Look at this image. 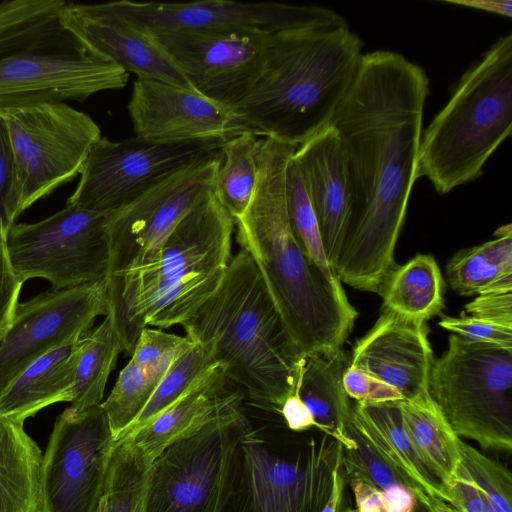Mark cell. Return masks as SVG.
<instances>
[{
	"instance_id": "cell-27",
	"label": "cell",
	"mask_w": 512,
	"mask_h": 512,
	"mask_svg": "<svg viewBox=\"0 0 512 512\" xmlns=\"http://www.w3.org/2000/svg\"><path fill=\"white\" fill-rule=\"evenodd\" d=\"M398 406L403 429L417 455L449 494L460 465V437L452 430L430 394L400 400Z\"/></svg>"
},
{
	"instance_id": "cell-18",
	"label": "cell",
	"mask_w": 512,
	"mask_h": 512,
	"mask_svg": "<svg viewBox=\"0 0 512 512\" xmlns=\"http://www.w3.org/2000/svg\"><path fill=\"white\" fill-rule=\"evenodd\" d=\"M109 311L106 279L70 288H50L18 303L0 335V393L32 361L84 337Z\"/></svg>"
},
{
	"instance_id": "cell-7",
	"label": "cell",
	"mask_w": 512,
	"mask_h": 512,
	"mask_svg": "<svg viewBox=\"0 0 512 512\" xmlns=\"http://www.w3.org/2000/svg\"><path fill=\"white\" fill-rule=\"evenodd\" d=\"M512 130V34L500 37L460 79L422 134L417 178L439 194L481 176Z\"/></svg>"
},
{
	"instance_id": "cell-28",
	"label": "cell",
	"mask_w": 512,
	"mask_h": 512,
	"mask_svg": "<svg viewBox=\"0 0 512 512\" xmlns=\"http://www.w3.org/2000/svg\"><path fill=\"white\" fill-rule=\"evenodd\" d=\"M23 424L0 416V512H40L42 453Z\"/></svg>"
},
{
	"instance_id": "cell-49",
	"label": "cell",
	"mask_w": 512,
	"mask_h": 512,
	"mask_svg": "<svg viewBox=\"0 0 512 512\" xmlns=\"http://www.w3.org/2000/svg\"><path fill=\"white\" fill-rule=\"evenodd\" d=\"M444 2L492 12L507 18L512 17L511 0H444Z\"/></svg>"
},
{
	"instance_id": "cell-26",
	"label": "cell",
	"mask_w": 512,
	"mask_h": 512,
	"mask_svg": "<svg viewBox=\"0 0 512 512\" xmlns=\"http://www.w3.org/2000/svg\"><path fill=\"white\" fill-rule=\"evenodd\" d=\"M349 364L350 355L343 349L306 354L295 389L315 428L340 444L347 438L352 408L343 384Z\"/></svg>"
},
{
	"instance_id": "cell-46",
	"label": "cell",
	"mask_w": 512,
	"mask_h": 512,
	"mask_svg": "<svg viewBox=\"0 0 512 512\" xmlns=\"http://www.w3.org/2000/svg\"><path fill=\"white\" fill-rule=\"evenodd\" d=\"M292 432H304L315 428L313 418L299 396L294 392L283 403L279 413Z\"/></svg>"
},
{
	"instance_id": "cell-36",
	"label": "cell",
	"mask_w": 512,
	"mask_h": 512,
	"mask_svg": "<svg viewBox=\"0 0 512 512\" xmlns=\"http://www.w3.org/2000/svg\"><path fill=\"white\" fill-rule=\"evenodd\" d=\"M286 203L289 222L300 245L326 275L339 280L326 259L317 220L293 155L286 169Z\"/></svg>"
},
{
	"instance_id": "cell-39",
	"label": "cell",
	"mask_w": 512,
	"mask_h": 512,
	"mask_svg": "<svg viewBox=\"0 0 512 512\" xmlns=\"http://www.w3.org/2000/svg\"><path fill=\"white\" fill-rule=\"evenodd\" d=\"M190 344L186 337L145 327L135 343L131 359L144 373L161 380L171 363Z\"/></svg>"
},
{
	"instance_id": "cell-37",
	"label": "cell",
	"mask_w": 512,
	"mask_h": 512,
	"mask_svg": "<svg viewBox=\"0 0 512 512\" xmlns=\"http://www.w3.org/2000/svg\"><path fill=\"white\" fill-rule=\"evenodd\" d=\"M460 462L494 512H512V478L509 470L461 439Z\"/></svg>"
},
{
	"instance_id": "cell-12",
	"label": "cell",
	"mask_w": 512,
	"mask_h": 512,
	"mask_svg": "<svg viewBox=\"0 0 512 512\" xmlns=\"http://www.w3.org/2000/svg\"><path fill=\"white\" fill-rule=\"evenodd\" d=\"M252 427L240 408L165 447L150 465L144 512H216L235 450Z\"/></svg>"
},
{
	"instance_id": "cell-6",
	"label": "cell",
	"mask_w": 512,
	"mask_h": 512,
	"mask_svg": "<svg viewBox=\"0 0 512 512\" xmlns=\"http://www.w3.org/2000/svg\"><path fill=\"white\" fill-rule=\"evenodd\" d=\"M65 5L0 2V114L40 103L84 102L126 86L129 74L66 26Z\"/></svg>"
},
{
	"instance_id": "cell-35",
	"label": "cell",
	"mask_w": 512,
	"mask_h": 512,
	"mask_svg": "<svg viewBox=\"0 0 512 512\" xmlns=\"http://www.w3.org/2000/svg\"><path fill=\"white\" fill-rule=\"evenodd\" d=\"M159 381L144 373L132 359L121 370L109 396L101 403L115 440L136 421Z\"/></svg>"
},
{
	"instance_id": "cell-2",
	"label": "cell",
	"mask_w": 512,
	"mask_h": 512,
	"mask_svg": "<svg viewBox=\"0 0 512 512\" xmlns=\"http://www.w3.org/2000/svg\"><path fill=\"white\" fill-rule=\"evenodd\" d=\"M297 147L260 138L253 197L234 220L237 242L256 265L304 355L342 349L358 315L339 280L326 275L296 239L286 203V169Z\"/></svg>"
},
{
	"instance_id": "cell-47",
	"label": "cell",
	"mask_w": 512,
	"mask_h": 512,
	"mask_svg": "<svg viewBox=\"0 0 512 512\" xmlns=\"http://www.w3.org/2000/svg\"><path fill=\"white\" fill-rule=\"evenodd\" d=\"M382 492L384 512H411L416 499L403 484H396Z\"/></svg>"
},
{
	"instance_id": "cell-45",
	"label": "cell",
	"mask_w": 512,
	"mask_h": 512,
	"mask_svg": "<svg viewBox=\"0 0 512 512\" xmlns=\"http://www.w3.org/2000/svg\"><path fill=\"white\" fill-rule=\"evenodd\" d=\"M450 506L457 512H494L462 466L449 488Z\"/></svg>"
},
{
	"instance_id": "cell-43",
	"label": "cell",
	"mask_w": 512,
	"mask_h": 512,
	"mask_svg": "<svg viewBox=\"0 0 512 512\" xmlns=\"http://www.w3.org/2000/svg\"><path fill=\"white\" fill-rule=\"evenodd\" d=\"M464 308L472 317L512 328V288L477 295Z\"/></svg>"
},
{
	"instance_id": "cell-53",
	"label": "cell",
	"mask_w": 512,
	"mask_h": 512,
	"mask_svg": "<svg viewBox=\"0 0 512 512\" xmlns=\"http://www.w3.org/2000/svg\"><path fill=\"white\" fill-rule=\"evenodd\" d=\"M340 512H357V511L356 510H351V509L347 508V509H345L343 511H340Z\"/></svg>"
},
{
	"instance_id": "cell-34",
	"label": "cell",
	"mask_w": 512,
	"mask_h": 512,
	"mask_svg": "<svg viewBox=\"0 0 512 512\" xmlns=\"http://www.w3.org/2000/svg\"><path fill=\"white\" fill-rule=\"evenodd\" d=\"M215 364L217 363L213 361L209 352L202 345L191 342L190 346L171 363L145 408L122 436L147 425L173 404L199 376Z\"/></svg>"
},
{
	"instance_id": "cell-32",
	"label": "cell",
	"mask_w": 512,
	"mask_h": 512,
	"mask_svg": "<svg viewBox=\"0 0 512 512\" xmlns=\"http://www.w3.org/2000/svg\"><path fill=\"white\" fill-rule=\"evenodd\" d=\"M150 465L128 436L116 439L96 512H144Z\"/></svg>"
},
{
	"instance_id": "cell-51",
	"label": "cell",
	"mask_w": 512,
	"mask_h": 512,
	"mask_svg": "<svg viewBox=\"0 0 512 512\" xmlns=\"http://www.w3.org/2000/svg\"><path fill=\"white\" fill-rule=\"evenodd\" d=\"M510 234H512L511 224L501 226L494 232V235H496L497 237L507 236Z\"/></svg>"
},
{
	"instance_id": "cell-52",
	"label": "cell",
	"mask_w": 512,
	"mask_h": 512,
	"mask_svg": "<svg viewBox=\"0 0 512 512\" xmlns=\"http://www.w3.org/2000/svg\"><path fill=\"white\" fill-rule=\"evenodd\" d=\"M411 512H433L427 506L420 501L416 500V503Z\"/></svg>"
},
{
	"instance_id": "cell-44",
	"label": "cell",
	"mask_w": 512,
	"mask_h": 512,
	"mask_svg": "<svg viewBox=\"0 0 512 512\" xmlns=\"http://www.w3.org/2000/svg\"><path fill=\"white\" fill-rule=\"evenodd\" d=\"M13 156L4 119L0 116V220L5 231L15 223L12 208Z\"/></svg>"
},
{
	"instance_id": "cell-17",
	"label": "cell",
	"mask_w": 512,
	"mask_h": 512,
	"mask_svg": "<svg viewBox=\"0 0 512 512\" xmlns=\"http://www.w3.org/2000/svg\"><path fill=\"white\" fill-rule=\"evenodd\" d=\"M148 33L174 61L193 90L233 109L257 82L264 64L267 36L272 32L231 29Z\"/></svg>"
},
{
	"instance_id": "cell-10",
	"label": "cell",
	"mask_w": 512,
	"mask_h": 512,
	"mask_svg": "<svg viewBox=\"0 0 512 512\" xmlns=\"http://www.w3.org/2000/svg\"><path fill=\"white\" fill-rule=\"evenodd\" d=\"M13 156L12 208L16 219L37 200L73 180L101 130L64 102L4 111Z\"/></svg>"
},
{
	"instance_id": "cell-25",
	"label": "cell",
	"mask_w": 512,
	"mask_h": 512,
	"mask_svg": "<svg viewBox=\"0 0 512 512\" xmlns=\"http://www.w3.org/2000/svg\"><path fill=\"white\" fill-rule=\"evenodd\" d=\"M81 339L53 348L25 367L0 393V416L24 423L46 406L70 402Z\"/></svg>"
},
{
	"instance_id": "cell-30",
	"label": "cell",
	"mask_w": 512,
	"mask_h": 512,
	"mask_svg": "<svg viewBox=\"0 0 512 512\" xmlns=\"http://www.w3.org/2000/svg\"><path fill=\"white\" fill-rule=\"evenodd\" d=\"M446 273L452 290L462 296L512 288V234L457 252Z\"/></svg>"
},
{
	"instance_id": "cell-1",
	"label": "cell",
	"mask_w": 512,
	"mask_h": 512,
	"mask_svg": "<svg viewBox=\"0 0 512 512\" xmlns=\"http://www.w3.org/2000/svg\"><path fill=\"white\" fill-rule=\"evenodd\" d=\"M429 79L391 51L362 54L331 118L351 201L349 230L334 272L357 290L379 293L396 266L394 250L417 179Z\"/></svg>"
},
{
	"instance_id": "cell-8",
	"label": "cell",
	"mask_w": 512,
	"mask_h": 512,
	"mask_svg": "<svg viewBox=\"0 0 512 512\" xmlns=\"http://www.w3.org/2000/svg\"><path fill=\"white\" fill-rule=\"evenodd\" d=\"M341 456L325 433L278 442L253 426L235 450L216 512H322Z\"/></svg>"
},
{
	"instance_id": "cell-20",
	"label": "cell",
	"mask_w": 512,
	"mask_h": 512,
	"mask_svg": "<svg viewBox=\"0 0 512 512\" xmlns=\"http://www.w3.org/2000/svg\"><path fill=\"white\" fill-rule=\"evenodd\" d=\"M426 322L382 310L373 327L360 338L350 365L360 368L412 400L429 394L434 361Z\"/></svg>"
},
{
	"instance_id": "cell-33",
	"label": "cell",
	"mask_w": 512,
	"mask_h": 512,
	"mask_svg": "<svg viewBox=\"0 0 512 512\" xmlns=\"http://www.w3.org/2000/svg\"><path fill=\"white\" fill-rule=\"evenodd\" d=\"M259 138L245 132L225 141L220 148L214 190L235 220L247 209L256 187Z\"/></svg>"
},
{
	"instance_id": "cell-31",
	"label": "cell",
	"mask_w": 512,
	"mask_h": 512,
	"mask_svg": "<svg viewBox=\"0 0 512 512\" xmlns=\"http://www.w3.org/2000/svg\"><path fill=\"white\" fill-rule=\"evenodd\" d=\"M123 352L111 315L81 339L76 362L71 406L83 411L102 403L106 383Z\"/></svg>"
},
{
	"instance_id": "cell-3",
	"label": "cell",
	"mask_w": 512,
	"mask_h": 512,
	"mask_svg": "<svg viewBox=\"0 0 512 512\" xmlns=\"http://www.w3.org/2000/svg\"><path fill=\"white\" fill-rule=\"evenodd\" d=\"M361 49L347 22L269 33L260 76L233 110L258 137L298 147L329 126Z\"/></svg>"
},
{
	"instance_id": "cell-5",
	"label": "cell",
	"mask_w": 512,
	"mask_h": 512,
	"mask_svg": "<svg viewBox=\"0 0 512 512\" xmlns=\"http://www.w3.org/2000/svg\"><path fill=\"white\" fill-rule=\"evenodd\" d=\"M235 222L215 190L174 228L151 264L106 277L109 311L122 350L145 327L182 325L219 286L231 259Z\"/></svg>"
},
{
	"instance_id": "cell-22",
	"label": "cell",
	"mask_w": 512,
	"mask_h": 512,
	"mask_svg": "<svg viewBox=\"0 0 512 512\" xmlns=\"http://www.w3.org/2000/svg\"><path fill=\"white\" fill-rule=\"evenodd\" d=\"M63 20L94 51L125 72H132L139 79L193 90L181 70L150 33L100 14L90 4L66 2Z\"/></svg>"
},
{
	"instance_id": "cell-11",
	"label": "cell",
	"mask_w": 512,
	"mask_h": 512,
	"mask_svg": "<svg viewBox=\"0 0 512 512\" xmlns=\"http://www.w3.org/2000/svg\"><path fill=\"white\" fill-rule=\"evenodd\" d=\"M109 212L73 204L41 221L13 223L5 233L11 266L22 283L44 278L54 289L106 279Z\"/></svg>"
},
{
	"instance_id": "cell-42",
	"label": "cell",
	"mask_w": 512,
	"mask_h": 512,
	"mask_svg": "<svg viewBox=\"0 0 512 512\" xmlns=\"http://www.w3.org/2000/svg\"><path fill=\"white\" fill-rule=\"evenodd\" d=\"M5 229L0 220V335L12 321L22 282L14 272L6 248Z\"/></svg>"
},
{
	"instance_id": "cell-14",
	"label": "cell",
	"mask_w": 512,
	"mask_h": 512,
	"mask_svg": "<svg viewBox=\"0 0 512 512\" xmlns=\"http://www.w3.org/2000/svg\"><path fill=\"white\" fill-rule=\"evenodd\" d=\"M114 445L101 404L66 408L42 455L40 512H96Z\"/></svg>"
},
{
	"instance_id": "cell-13",
	"label": "cell",
	"mask_w": 512,
	"mask_h": 512,
	"mask_svg": "<svg viewBox=\"0 0 512 512\" xmlns=\"http://www.w3.org/2000/svg\"><path fill=\"white\" fill-rule=\"evenodd\" d=\"M220 149L157 182L109 212L108 276L154 262L180 221L214 190Z\"/></svg>"
},
{
	"instance_id": "cell-29",
	"label": "cell",
	"mask_w": 512,
	"mask_h": 512,
	"mask_svg": "<svg viewBox=\"0 0 512 512\" xmlns=\"http://www.w3.org/2000/svg\"><path fill=\"white\" fill-rule=\"evenodd\" d=\"M445 282L432 255L418 254L395 266L384 280L379 295L382 308L404 317L426 322L441 314Z\"/></svg>"
},
{
	"instance_id": "cell-9",
	"label": "cell",
	"mask_w": 512,
	"mask_h": 512,
	"mask_svg": "<svg viewBox=\"0 0 512 512\" xmlns=\"http://www.w3.org/2000/svg\"><path fill=\"white\" fill-rule=\"evenodd\" d=\"M428 391L460 437L484 449H512V350L456 334L434 359Z\"/></svg>"
},
{
	"instance_id": "cell-4",
	"label": "cell",
	"mask_w": 512,
	"mask_h": 512,
	"mask_svg": "<svg viewBox=\"0 0 512 512\" xmlns=\"http://www.w3.org/2000/svg\"><path fill=\"white\" fill-rule=\"evenodd\" d=\"M181 326L232 383L280 413L295 392L305 355L244 250L231 257L217 289Z\"/></svg>"
},
{
	"instance_id": "cell-48",
	"label": "cell",
	"mask_w": 512,
	"mask_h": 512,
	"mask_svg": "<svg viewBox=\"0 0 512 512\" xmlns=\"http://www.w3.org/2000/svg\"><path fill=\"white\" fill-rule=\"evenodd\" d=\"M356 501L357 512H384L382 492L366 483L350 485Z\"/></svg>"
},
{
	"instance_id": "cell-38",
	"label": "cell",
	"mask_w": 512,
	"mask_h": 512,
	"mask_svg": "<svg viewBox=\"0 0 512 512\" xmlns=\"http://www.w3.org/2000/svg\"><path fill=\"white\" fill-rule=\"evenodd\" d=\"M346 431L347 439L341 444L342 474L345 482L349 485L363 482L380 491L402 484L394 471L361 438L350 418Z\"/></svg>"
},
{
	"instance_id": "cell-41",
	"label": "cell",
	"mask_w": 512,
	"mask_h": 512,
	"mask_svg": "<svg viewBox=\"0 0 512 512\" xmlns=\"http://www.w3.org/2000/svg\"><path fill=\"white\" fill-rule=\"evenodd\" d=\"M343 384L348 396L357 402L371 404L403 400L393 387L350 364L344 373Z\"/></svg>"
},
{
	"instance_id": "cell-24",
	"label": "cell",
	"mask_w": 512,
	"mask_h": 512,
	"mask_svg": "<svg viewBox=\"0 0 512 512\" xmlns=\"http://www.w3.org/2000/svg\"><path fill=\"white\" fill-rule=\"evenodd\" d=\"M242 403V391L234 387L224 366L217 363L147 425L125 436L152 462L169 444L197 433L231 411L243 408Z\"/></svg>"
},
{
	"instance_id": "cell-21",
	"label": "cell",
	"mask_w": 512,
	"mask_h": 512,
	"mask_svg": "<svg viewBox=\"0 0 512 512\" xmlns=\"http://www.w3.org/2000/svg\"><path fill=\"white\" fill-rule=\"evenodd\" d=\"M312 205L326 259L334 271L351 220V201L339 137L331 126L293 154Z\"/></svg>"
},
{
	"instance_id": "cell-15",
	"label": "cell",
	"mask_w": 512,
	"mask_h": 512,
	"mask_svg": "<svg viewBox=\"0 0 512 512\" xmlns=\"http://www.w3.org/2000/svg\"><path fill=\"white\" fill-rule=\"evenodd\" d=\"M222 144L101 137L91 148L66 204L112 212L177 170L218 151Z\"/></svg>"
},
{
	"instance_id": "cell-40",
	"label": "cell",
	"mask_w": 512,
	"mask_h": 512,
	"mask_svg": "<svg viewBox=\"0 0 512 512\" xmlns=\"http://www.w3.org/2000/svg\"><path fill=\"white\" fill-rule=\"evenodd\" d=\"M442 328L468 340L512 350V328L472 316H444L438 323Z\"/></svg>"
},
{
	"instance_id": "cell-23",
	"label": "cell",
	"mask_w": 512,
	"mask_h": 512,
	"mask_svg": "<svg viewBox=\"0 0 512 512\" xmlns=\"http://www.w3.org/2000/svg\"><path fill=\"white\" fill-rule=\"evenodd\" d=\"M350 422L399 480L433 512H453L450 496L429 472L405 433L398 401L352 405Z\"/></svg>"
},
{
	"instance_id": "cell-50",
	"label": "cell",
	"mask_w": 512,
	"mask_h": 512,
	"mask_svg": "<svg viewBox=\"0 0 512 512\" xmlns=\"http://www.w3.org/2000/svg\"><path fill=\"white\" fill-rule=\"evenodd\" d=\"M345 480L342 474V466L338 471L335 480L334 486L331 493V496L323 508L322 512H340V507L343 499V491H344Z\"/></svg>"
},
{
	"instance_id": "cell-16",
	"label": "cell",
	"mask_w": 512,
	"mask_h": 512,
	"mask_svg": "<svg viewBox=\"0 0 512 512\" xmlns=\"http://www.w3.org/2000/svg\"><path fill=\"white\" fill-rule=\"evenodd\" d=\"M103 15L147 32L259 29L266 32L345 23L335 11L313 5L199 0L185 3L119 0L90 4Z\"/></svg>"
},
{
	"instance_id": "cell-19",
	"label": "cell",
	"mask_w": 512,
	"mask_h": 512,
	"mask_svg": "<svg viewBox=\"0 0 512 512\" xmlns=\"http://www.w3.org/2000/svg\"><path fill=\"white\" fill-rule=\"evenodd\" d=\"M127 109L136 136L154 142L224 143L251 132L232 108L155 80L134 81Z\"/></svg>"
},
{
	"instance_id": "cell-54",
	"label": "cell",
	"mask_w": 512,
	"mask_h": 512,
	"mask_svg": "<svg viewBox=\"0 0 512 512\" xmlns=\"http://www.w3.org/2000/svg\"><path fill=\"white\" fill-rule=\"evenodd\" d=\"M453 512H457L456 510H454Z\"/></svg>"
}]
</instances>
